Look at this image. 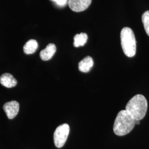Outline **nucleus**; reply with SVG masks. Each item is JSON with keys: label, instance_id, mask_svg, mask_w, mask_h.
<instances>
[{"label": "nucleus", "instance_id": "20e7f679", "mask_svg": "<svg viewBox=\"0 0 149 149\" xmlns=\"http://www.w3.org/2000/svg\"><path fill=\"white\" fill-rule=\"evenodd\" d=\"M70 127L68 124H63L59 125L54 132V144L58 148H61L64 146L69 136Z\"/></svg>", "mask_w": 149, "mask_h": 149}, {"label": "nucleus", "instance_id": "9b49d317", "mask_svg": "<svg viewBox=\"0 0 149 149\" xmlns=\"http://www.w3.org/2000/svg\"><path fill=\"white\" fill-rule=\"evenodd\" d=\"M88 39V36L86 33H81L80 34H77L74 37V47L78 48L82 47L85 44Z\"/></svg>", "mask_w": 149, "mask_h": 149}, {"label": "nucleus", "instance_id": "6e6552de", "mask_svg": "<svg viewBox=\"0 0 149 149\" xmlns=\"http://www.w3.org/2000/svg\"><path fill=\"white\" fill-rule=\"evenodd\" d=\"M0 83L2 85L7 88H12L16 86L17 81L12 74L5 73L1 76Z\"/></svg>", "mask_w": 149, "mask_h": 149}, {"label": "nucleus", "instance_id": "f03ea898", "mask_svg": "<svg viewBox=\"0 0 149 149\" xmlns=\"http://www.w3.org/2000/svg\"><path fill=\"white\" fill-rule=\"evenodd\" d=\"M125 110L136 120L143 119L148 110V101L142 95H136L132 98L126 105Z\"/></svg>", "mask_w": 149, "mask_h": 149}, {"label": "nucleus", "instance_id": "1a4fd4ad", "mask_svg": "<svg viewBox=\"0 0 149 149\" xmlns=\"http://www.w3.org/2000/svg\"><path fill=\"white\" fill-rule=\"evenodd\" d=\"M93 60L91 56H86L79 64V69L81 72H88L93 66Z\"/></svg>", "mask_w": 149, "mask_h": 149}, {"label": "nucleus", "instance_id": "f8f14e48", "mask_svg": "<svg viewBox=\"0 0 149 149\" xmlns=\"http://www.w3.org/2000/svg\"><path fill=\"white\" fill-rule=\"evenodd\" d=\"M142 22L146 34L149 36V11L145 12L142 16Z\"/></svg>", "mask_w": 149, "mask_h": 149}, {"label": "nucleus", "instance_id": "ddd939ff", "mask_svg": "<svg viewBox=\"0 0 149 149\" xmlns=\"http://www.w3.org/2000/svg\"><path fill=\"white\" fill-rule=\"evenodd\" d=\"M54 2H55L58 5L61 7H63L66 5L68 0H52Z\"/></svg>", "mask_w": 149, "mask_h": 149}, {"label": "nucleus", "instance_id": "0eeeda50", "mask_svg": "<svg viewBox=\"0 0 149 149\" xmlns=\"http://www.w3.org/2000/svg\"><path fill=\"white\" fill-rule=\"evenodd\" d=\"M56 51V48L55 45L53 43H50L46 48L40 52V58L43 61H48L52 58Z\"/></svg>", "mask_w": 149, "mask_h": 149}, {"label": "nucleus", "instance_id": "f257e3e1", "mask_svg": "<svg viewBox=\"0 0 149 149\" xmlns=\"http://www.w3.org/2000/svg\"><path fill=\"white\" fill-rule=\"evenodd\" d=\"M136 125V120L126 110L118 113L113 125V131L118 136H124L129 133Z\"/></svg>", "mask_w": 149, "mask_h": 149}, {"label": "nucleus", "instance_id": "39448f33", "mask_svg": "<svg viewBox=\"0 0 149 149\" xmlns=\"http://www.w3.org/2000/svg\"><path fill=\"white\" fill-rule=\"evenodd\" d=\"M3 109L5 112L7 117L10 119L16 117L19 110V104L15 101L8 102L3 105Z\"/></svg>", "mask_w": 149, "mask_h": 149}, {"label": "nucleus", "instance_id": "9d476101", "mask_svg": "<svg viewBox=\"0 0 149 149\" xmlns=\"http://www.w3.org/2000/svg\"><path fill=\"white\" fill-rule=\"evenodd\" d=\"M38 47L37 42L34 39L28 40L23 47V51L26 54L34 53Z\"/></svg>", "mask_w": 149, "mask_h": 149}, {"label": "nucleus", "instance_id": "423d86ee", "mask_svg": "<svg viewBox=\"0 0 149 149\" xmlns=\"http://www.w3.org/2000/svg\"><path fill=\"white\" fill-rule=\"evenodd\" d=\"M92 0H69L68 4L70 9L76 12L86 10L91 5Z\"/></svg>", "mask_w": 149, "mask_h": 149}, {"label": "nucleus", "instance_id": "7ed1b4c3", "mask_svg": "<svg viewBox=\"0 0 149 149\" xmlns=\"http://www.w3.org/2000/svg\"><path fill=\"white\" fill-rule=\"evenodd\" d=\"M120 40L125 55L129 58L134 56L136 52V41L133 31L130 28H123L120 33Z\"/></svg>", "mask_w": 149, "mask_h": 149}, {"label": "nucleus", "instance_id": "4468645a", "mask_svg": "<svg viewBox=\"0 0 149 149\" xmlns=\"http://www.w3.org/2000/svg\"><path fill=\"white\" fill-rule=\"evenodd\" d=\"M140 120H136V124L138 125L140 124Z\"/></svg>", "mask_w": 149, "mask_h": 149}]
</instances>
